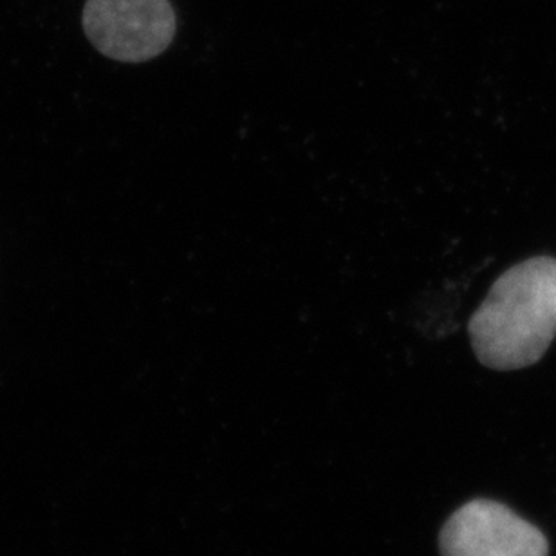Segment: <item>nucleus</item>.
I'll return each mask as SVG.
<instances>
[{
  "label": "nucleus",
  "instance_id": "3",
  "mask_svg": "<svg viewBox=\"0 0 556 556\" xmlns=\"http://www.w3.org/2000/svg\"><path fill=\"white\" fill-rule=\"evenodd\" d=\"M439 549L441 556H549L541 530L488 498H476L450 517Z\"/></svg>",
  "mask_w": 556,
  "mask_h": 556
},
{
  "label": "nucleus",
  "instance_id": "1",
  "mask_svg": "<svg viewBox=\"0 0 556 556\" xmlns=\"http://www.w3.org/2000/svg\"><path fill=\"white\" fill-rule=\"evenodd\" d=\"M468 332L484 367L517 370L536 364L556 337V258H530L498 277Z\"/></svg>",
  "mask_w": 556,
  "mask_h": 556
},
{
  "label": "nucleus",
  "instance_id": "2",
  "mask_svg": "<svg viewBox=\"0 0 556 556\" xmlns=\"http://www.w3.org/2000/svg\"><path fill=\"white\" fill-rule=\"evenodd\" d=\"M84 29L100 53L139 64L170 46L176 13L168 0H87Z\"/></svg>",
  "mask_w": 556,
  "mask_h": 556
}]
</instances>
